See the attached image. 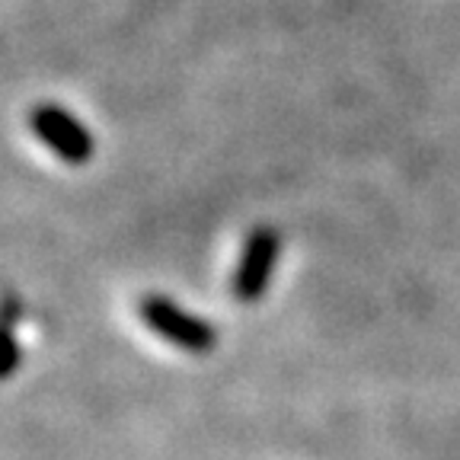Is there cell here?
Returning a JSON list of instances; mask_svg holds the SVG:
<instances>
[{"instance_id": "obj_2", "label": "cell", "mask_w": 460, "mask_h": 460, "mask_svg": "<svg viewBox=\"0 0 460 460\" xmlns=\"http://www.w3.org/2000/svg\"><path fill=\"white\" fill-rule=\"evenodd\" d=\"M29 128L39 141L55 154L58 160H65L71 166H84L93 160V135L86 131V125L80 122L77 115L67 112L65 106L58 102H39L32 112H29Z\"/></svg>"}, {"instance_id": "obj_1", "label": "cell", "mask_w": 460, "mask_h": 460, "mask_svg": "<svg viewBox=\"0 0 460 460\" xmlns=\"http://www.w3.org/2000/svg\"><path fill=\"white\" fill-rule=\"evenodd\" d=\"M137 314H141L144 326L151 332H157L160 339H166L170 345L182 349V352H211L217 345V332L208 320L182 310L176 301L164 295H147L137 304Z\"/></svg>"}, {"instance_id": "obj_5", "label": "cell", "mask_w": 460, "mask_h": 460, "mask_svg": "<svg viewBox=\"0 0 460 460\" xmlns=\"http://www.w3.org/2000/svg\"><path fill=\"white\" fill-rule=\"evenodd\" d=\"M20 304H16V297L13 295H7V330H13L16 326V316H20Z\"/></svg>"}, {"instance_id": "obj_3", "label": "cell", "mask_w": 460, "mask_h": 460, "mask_svg": "<svg viewBox=\"0 0 460 460\" xmlns=\"http://www.w3.org/2000/svg\"><path fill=\"white\" fill-rule=\"evenodd\" d=\"M279 252H281V237H279V230L269 227V224L256 227L250 237H246L240 262H237V269H234V281H230L237 301L252 304L266 295V288L275 272V262H279Z\"/></svg>"}, {"instance_id": "obj_4", "label": "cell", "mask_w": 460, "mask_h": 460, "mask_svg": "<svg viewBox=\"0 0 460 460\" xmlns=\"http://www.w3.org/2000/svg\"><path fill=\"white\" fill-rule=\"evenodd\" d=\"M20 358H22V352H20V342H16V336H13V330H7V336H4V377H10V374L20 367Z\"/></svg>"}]
</instances>
